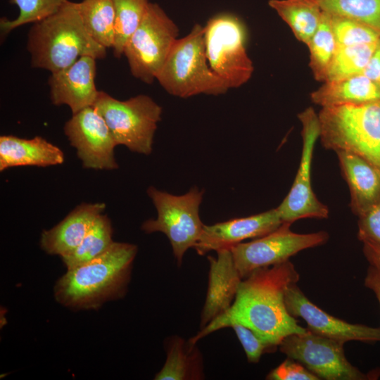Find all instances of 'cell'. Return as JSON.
I'll return each instance as SVG.
<instances>
[{
    "label": "cell",
    "instance_id": "cell-33",
    "mask_svg": "<svg viewBox=\"0 0 380 380\" xmlns=\"http://www.w3.org/2000/svg\"><path fill=\"white\" fill-rule=\"evenodd\" d=\"M357 217L358 239L380 248V201Z\"/></svg>",
    "mask_w": 380,
    "mask_h": 380
},
{
    "label": "cell",
    "instance_id": "cell-12",
    "mask_svg": "<svg viewBox=\"0 0 380 380\" xmlns=\"http://www.w3.org/2000/svg\"><path fill=\"white\" fill-rule=\"evenodd\" d=\"M298 117L302 125L300 160L289 194L276 208L282 222L289 224L304 218L325 219L329 213L328 207L318 200L311 186L312 155L319 137L318 114L308 107Z\"/></svg>",
    "mask_w": 380,
    "mask_h": 380
},
{
    "label": "cell",
    "instance_id": "cell-24",
    "mask_svg": "<svg viewBox=\"0 0 380 380\" xmlns=\"http://www.w3.org/2000/svg\"><path fill=\"white\" fill-rule=\"evenodd\" d=\"M77 5L90 36L106 49L113 48L115 14L112 0H82Z\"/></svg>",
    "mask_w": 380,
    "mask_h": 380
},
{
    "label": "cell",
    "instance_id": "cell-36",
    "mask_svg": "<svg viewBox=\"0 0 380 380\" xmlns=\"http://www.w3.org/2000/svg\"><path fill=\"white\" fill-rule=\"evenodd\" d=\"M365 286L373 291L380 306V266L369 264L365 278Z\"/></svg>",
    "mask_w": 380,
    "mask_h": 380
},
{
    "label": "cell",
    "instance_id": "cell-20",
    "mask_svg": "<svg viewBox=\"0 0 380 380\" xmlns=\"http://www.w3.org/2000/svg\"><path fill=\"white\" fill-rule=\"evenodd\" d=\"M62 150L41 137L27 139L13 135L0 137V171L18 166L48 167L62 164Z\"/></svg>",
    "mask_w": 380,
    "mask_h": 380
},
{
    "label": "cell",
    "instance_id": "cell-15",
    "mask_svg": "<svg viewBox=\"0 0 380 380\" xmlns=\"http://www.w3.org/2000/svg\"><path fill=\"white\" fill-rule=\"evenodd\" d=\"M277 208L254 215L203 225L194 248L197 253L229 248L248 239H257L277 229L282 224Z\"/></svg>",
    "mask_w": 380,
    "mask_h": 380
},
{
    "label": "cell",
    "instance_id": "cell-11",
    "mask_svg": "<svg viewBox=\"0 0 380 380\" xmlns=\"http://www.w3.org/2000/svg\"><path fill=\"white\" fill-rule=\"evenodd\" d=\"M344 343L307 331L286 336L278 348L301 363L319 379L367 380L372 379L346 357Z\"/></svg>",
    "mask_w": 380,
    "mask_h": 380
},
{
    "label": "cell",
    "instance_id": "cell-28",
    "mask_svg": "<svg viewBox=\"0 0 380 380\" xmlns=\"http://www.w3.org/2000/svg\"><path fill=\"white\" fill-rule=\"evenodd\" d=\"M115 14L113 53L120 58L125 46L141 22L148 0H112Z\"/></svg>",
    "mask_w": 380,
    "mask_h": 380
},
{
    "label": "cell",
    "instance_id": "cell-31",
    "mask_svg": "<svg viewBox=\"0 0 380 380\" xmlns=\"http://www.w3.org/2000/svg\"><path fill=\"white\" fill-rule=\"evenodd\" d=\"M329 15L338 46L370 44L380 40L379 33L361 23L330 14Z\"/></svg>",
    "mask_w": 380,
    "mask_h": 380
},
{
    "label": "cell",
    "instance_id": "cell-6",
    "mask_svg": "<svg viewBox=\"0 0 380 380\" xmlns=\"http://www.w3.org/2000/svg\"><path fill=\"white\" fill-rule=\"evenodd\" d=\"M93 106L103 116L117 145L148 155L163 109L152 98L139 94L125 101L99 91Z\"/></svg>",
    "mask_w": 380,
    "mask_h": 380
},
{
    "label": "cell",
    "instance_id": "cell-30",
    "mask_svg": "<svg viewBox=\"0 0 380 380\" xmlns=\"http://www.w3.org/2000/svg\"><path fill=\"white\" fill-rule=\"evenodd\" d=\"M68 0H10L19 9L18 17L13 20L3 18L0 20L1 36L27 23L40 22L58 12Z\"/></svg>",
    "mask_w": 380,
    "mask_h": 380
},
{
    "label": "cell",
    "instance_id": "cell-37",
    "mask_svg": "<svg viewBox=\"0 0 380 380\" xmlns=\"http://www.w3.org/2000/svg\"><path fill=\"white\" fill-rule=\"evenodd\" d=\"M363 253L370 265L380 266V248L368 243H363Z\"/></svg>",
    "mask_w": 380,
    "mask_h": 380
},
{
    "label": "cell",
    "instance_id": "cell-35",
    "mask_svg": "<svg viewBox=\"0 0 380 380\" xmlns=\"http://www.w3.org/2000/svg\"><path fill=\"white\" fill-rule=\"evenodd\" d=\"M362 73L380 86V41Z\"/></svg>",
    "mask_w": 380,
    "mask_h": 380
},
{
    "label": "cell",
    "instance_id": "cell-14",
    "mask_svg": "<svg viewBox=\"0 0 380 380\" xmlns=\"http://www.w3.org/2000/svg\"><path fill=\"white\" fill-rule=\"evenodd\" d=\"M285 305L293 317H300L310 332L345 343L357 341L368 343L380 341V327L351 324L318 308L300 289L297 283L291 284L285 293Z\"/></svg>",
    "mask_w": 380,
    "mask_h": 380
},
{
    "label": "cell",
    "instance_id": "cell-1",
    "mask_svg": "<svg viewBox=\"0 0 380 380\" xmlns=\"http://www.w3.org/2000/svg\"><path fill=\"white\" fill-rule=\"evenodd\" d=\"M299 278L290 260L254 270L242 279L232 306L189 339L197 343L208 334L237 322L278 348L286 336L307 331L288 312L285 305L286 289Z\"/></svg>",
    "mask_w": 380,
    "mask_h": 380
},
{
    "label": "cell",
    "instance_id": "cell-34",
    "mask_svg": "<svg viewBox=\"0 0 380 380\" xmlns=\"http://www.w3.org/2000/svg\"><path fill=\"white\" fill-rule=\"evenodd\" d=\"M268 380H319L301 363L288 357L266 376Z\"/></svg>",
    "mask_w": 380,
    "mask_h": 380
},
{
    "label": "cell",
    "instance_id": "cell-3",
    "mask_svg": "<svg viewBox=\"0 0 380 380\" xmlns=\"http://www.w3.org/2000/svg\"><path fill=\"white\" fill-rule=\"evenodd\" d=\"M27 48L32 67L51 73L70 66L82 56L103 59L106 55V49L86 30L77 3L70 1L53 15L34 23Z\"/></svg>",
    "mask_w": 380,
    "mask_h": 380
},
{
    "label": "cell",
    "instance_id": "cell-29",
    "mask_svg": "<svg viewBox=\"0 0 380 380\" xmlns=\"http://www.w3.org/2000/svg\"><path fill=\"white\" fill-rule=\"evenodd\" d=\"M379 42L354 46H338L324 82L362 73Z\"/></svg>",
    "mask_w": 380,
    "mask_h": 380
},
{
    "label": "cell",
    "instance_id": "cell-13",
    "mask_svg": "<svg viewBox=\"0 0 380 380\" xmlns=\"http://www.w3.org/2000/svg\"><path fill=\"white\" fill-rule=\"evenodd\" d=\"M64 133L84 167H118L114 153L118 145L106 120L93 106L72 114L64 125Z\"/></svg>",
    "mask_w": 380,
    "mask_h": 380
},
{
    "label": "cell",
    "instance_id": "cell-21",
    "mask_svg": "<svg viewBox=\"0 0 380 380\" xmlns=\"http://www.w3.org/2000/svg\"><path fill=\"white\" fill-rule=\"evenodd\" d=\"M310 99L322 108L366 104L380 101V86L360 73L324 82L311 93Z\"/></svg>",
    "mask_w": 380,
    "mask_h": 380
},
{
    "label": "cell",
    "instance_id": "cell-7",
    "mask_svg": "<svg viewBox=\"0 0 380 380\" xmlns=\"http://www.w3.org/2000/svg\"><path fill=\"white\" fill-rule=\"evenodd\" d=\"M203 191L197 187L181 196L172 195L150 186L147 193L158 213L156 219L146 220L141 229L147 233L162 232L169 239L178 266L186 251L194 248L204 224L199 216Z\"/></svg>",
    "mask_w": 380,
    "mask_h": 380
},
{
    "label": "cell",
    "instance_id": "cell-18",
    "mask_svg": "<svg viewBox=\"0 0 380 380\" xmlns=\"http://www.w3.org/2000/svg\"><path fill=\"white\" fill-rule=\"evenodd\" d=\"M106 208L103 203H82L70 212L53 227L44 230L40 246L47 254L60 255L70 253L80 243L96 218Z\"/></svg>",
    "mask_w": 380,
    "mask_h": 380
},
{
    "label": "cell",
    "instance_id": "cell-22",
    "mask_svg": "<svg viewBox=\"0 0 380 380\" xmlns=\"http://www.w3.org/2000/svg\"><path fill=\"white\" fill-rule=\"evenodd\" d=\"M166 360L155 375L156 380H202L205 379L202 353L190 339L178 335L167 337L164 341Z\"/></svg>",
    "mask_w": 380,
    "mask_h": 380
},
{
    "label": "cell",
    "instance_id": "cell-17",
    "mask_svg": "<svg viewBox=\"0 0 380 380\" xmlns=\"http://www.w3.org/2000/svg\"><path fill=\"white\" fill-rule=\"evenodd\" d=\"M217 252V257L208 256L210 264L208 285L201 313L200 330L224 313L232 305L242 278L229 248Z\"/></svg>",
    "mask_w": 380,
    "mask_h": 380
},
{
    "label": "cell",
    "instance_id": "cell-25",
    "mask_svg": "<svg viewBox=\"0 0 380 380\" xmlns=\"http://www.w3.org/2000/svg\"><path fill=\"white\" fill-rule=\"evenodd\" d=\"M113 227L107 215L100 214L78 246L61 257L66 270L87 262L104 253L114 242Z\"/></svg>",
    "mask_w": 380,
    "mask_h": 380
},
{
    "label": "cell",
    "instance_id": "cell-23",
    "mask_svg": "<svg viewBox=\"0 0 380 380\" xmlns=\"http://www.w3.org/2000/svg\"><path fill=\"white\" fill-rule=\"evenodd\" d=\"M268 5L289 25L296 38L307 45L320 23L321 8L312 0H270Z\"/></svg>",
    "mask_w": 380,
    "mask_h": 380
},
{
    "label": "cell",
    "instance_id": "cell-16",
    "mask_svg": "<svg viewBox=\"0 0 380 380\" xmlns=\"http://www.w3.org/2000/svg\"><path fill=\"white\" fill-rule=\"evenodd\" d=\"M96 60L84 56L70 66L51 73L48 84L53 105H67L74 114L94 104L99 92L95 84Z\"/></svg>",
    "mask_w": 380,
    "mask_h": 380
},
{
    "label": "cell",
    "instance_id": "cell-5",
    "mask_svg": "<svg viewBox=\"0 0 380 380\" xmlns=\"http://www.w3.org/2000/svg\"><path fill=\"white\" fill-rule=\"evenodd\" d=\"M156 80L167 93L179 98L202 94L217 96L229 89L208 63L204 26L199 24L177 39Z\"/></svg>",
    "mask_w": 380,
    "mask_h": 380
},
{
    "label": "cell",
    "instance_id": "cell-32",
    "mask_svg": "<svg viewBox=\"0 0 380 380\" xmlns=\"http://www.w3.org/2000/svg\"><path fill=\"white\" fill-rule=\"evenodd\" d=\"M231 327L245 352L248 362L257 363L265 353H274L278 348L264 340L251 328L237 322L232 323Z\"/></svg>",
    "mask_w": 380,
    "mask_h": 380
},
{
    "label": "cell",
    "instance_id": "cell-4",
    "mask_svg": "<svg viewBox=\"0 0 380 380\" xmlns=\"http://www.w3.org/2000/svg\"><path fill=\"white\" fill-rule=\"evenodd\" d=\"M318 118L325 148L355 153L380 172V101L324 107Z\"/></svg>",
    "mask_w": 380,
    "mask_h": 380
},
{
    "label": "cell",
    "instance_id": "cell-19",
    "mask_svg": "<svg viewBox=\"0 0 380 380\" xmlns=\"http://www.w3.org/2000/svg\"><path fill=\"white\" fill-rule=\"evenodd\" d=\"M336 153L350 189L351 210L359 216L380 201V172L355 153L345 151Z\"/></svg>",
    "mask_w": 380,
    "mask_h": 380
},
{
    "label": "cell",
    "instance_id": "cell-2",
    "mask_svg": "<svg viewBox=\"0 0 380 380\" xmlns=\"http://www.w3.org/2000/svg\"><path fill=\"white\" fill-rule=\"evenodd\" d=\"M137 251L134 244L114 241L96 258L67 270L54 285L56 300L71 310H90L122 298Z\"/></svg>",
    "mask_w": 380,
    "mask_h": 380
},
{
    "label": "cell",
    "instance_id": "cell-26",
    "mask_svg": "<svg viewBox=\"0 0 380 380\" xmlns=\"http://www.w3.org/2000/svg\"><path fill=\"white\" fill-rule=\"evenodd\" d=\"M310 53L309 66L315 79L324 82L338 48L329 15L322 11L320 23L307 44Z\"/></svg>",
    "mask_w": 380,
    "mask_h": 380
},
{
    "label": "cell",
    "instance_id": "cell-10",
    "mask_svg": "<svg viewBox=\"0 0 380 380\" xmlns=\"http://www.w3.org/2000/svg\"><path fill=\"white\" fill-rule=\"evenodd\" d=\"M291 225L282 223L263 236L241 242L230 248L242 279L257 269L289 260L298 252L324 244L329 239V234L325 231L298 234L291 230Z\"/></svg>",
    "mask_w": 380,
    "mask_h": 380
},
{
    "label": "cell",
    "instance_id": "cell-27",
    "mask_svg": "<svg viewBox=\"0 0 380 380\" xmlns=\"http://www.w3.org/2000/svg\"><path fill=\"white\" fill-rule=\"evenodd\" d=\"M322 11L361 23L380 34V0H312Z\"/></svg>",
    "mask_w": 380,
    "mask_h": 380
},
{
    "label": "cell",
    "instance_id": "cell-9",
    "mask_svg": "<svg viewBox=\"0 0 380 380\" xmlns=\"http://www.w3.org/2000/svg\"><path fill=\"white\" fill-rule=\"evenodd\" d=\"M176 23L156 3H149L138 27L127 40L123 54L132 75L151 84L178 39Z\"/></svg>",
    "mask_w": 380,
    "mask_h": 380
},
{
    "label": "cell",
    "instance_id": "cell-8",
    "mask_svg": "<svg viewBox=\"0 0 380 380\" xmlns=\"http://www.w3.org/2000/svg\"><path fill=\"white\" fill-rule=\"evenodd\" d=\"M246 38L244 23L233 13L217 14L204 26L208 63L229 89L240 87L252 77L254 67L247 53Z\"/></svg>",
    "mask_w": 380,
    "mask_h": 380
}]
</instances>
